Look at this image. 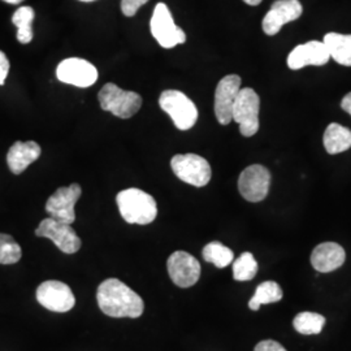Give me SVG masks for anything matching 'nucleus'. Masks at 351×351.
<instances>
[{
    "mask_svg": "<svg viewBox=\"0 0 351 351\" xmlns=\"http://www.w3.org/2000/svg\"><path fill=\"white\" fill-rule=\"evenodd\" d=\"M346 252L336 242H324L315 247L311 254V264L320 274L333 272L345 263Z\"/></svg>",
    "mask_w": 351,
    "mask_h": 351,
    "instance_id": "obj_17",
    "label": "nucleus"
},
{
    "mask_svg": "<svg viewBox=\"0 0 351 351\" xmlns=\"http://www.w3.org/2000/svg\"><path fill=\"white\" fill-rule=\"evenodd\" d=\"M10 72V62L3 51H0V86L4 85L5 78Z\"/></svg>",
    "mask_w": 351,
    "mask_h": 351,
    "instance_id": "obj_29",
    "label": "nucleus"
},
{
    "mask_svg": "<svg viewBox=\"0 0 351 351\" xmlns=\"http://www.w3.org/2000/svg\"><path fill=\"white\" fill-rule=\"evenodd\" d=\"M323 143L329 155H336L351 149V130L346 126L332 123L326 126Z\"/></svg>",
    "mask_w": 351,
    "mask_h": 351,
    "instance_id": "obj_19",
    "label": "nucleus"
},
{
    "mask_svg": "<svg viewBox=\"0 0 351 351\" xmlns=\"http://www.w3.org/2000/svg\"><path fill=\"white\" fill-rule=\"evenodd\" d=\"M82 189L78 184L59 188L46 203V211L50 217L66 224H73L75 220V206L80 199Z\"/></svg>",
    "mask_w": 351,
    "mask_h": 351,
    "instance_id": "obj_13",
    "label": "nucleus"
},
{
    "mask_svg": "<svg viewBox=\"0 0 351 351\" xmlns=\"http://www.w3.org/2000/svg\"><path fill=\"white\" fill-rule=\"evenodd\" d=\"M271 186V173L261 165L252 164L242 171L239 178V190L246 201L258 203L265 199Z\"/></svg>",
    "mask_w": 351,
    "mask_h": 351,
    "instance_id": "obj_8",
    "label": "nucleus"
},
{
    "mask_svg": "<svg viewBox=\"0 0 351 351\" xmlns=\"http://www.w3.org/2000/svg\"><path fill=\"white\" fill-rule=\"evenodd\" d=\"M119 211L129 224L147 226L158 216V204L154 197L141 189L120 191L116 197Z\"/></svg>",
    "mask_w": 351,
    "mask_h": 351,
    "instance_id": "obj_2",
    "label": "nucleus"
},
{
    "mask_svg": "<svg viewBox=\"0 0 351 351\" xmlns=\"http://www.w3.org/2000/svg\"><path fill=\"white\" fill-rule=\"evenodd\" d=\"M302 12L303 8L300 0H276L264 16L262 24L264 33L269 37L276 36L285 24L298 20Z\"/></svg>",
    "mask_w": 351,
    "mask_h": 351,
    "instance_id": "obj_15",
    "label": "nucleus"
},
{
    "mask_svg": "<svg viewBox=\"0 0 351 351\" xmlns=\"http://www.w3.org/2000/svg\"><path fill=\"white\" fill-rule=\"evenodd\" d=\"M330 59V55L326 50L324 42L310 40L307 43L298 45L294 50L289 53L288 66L293 71H300L307 65H326Z\"/></svg>",
    "mask_w": 351,
    "mask_h": 351,
    "instance_id": "obj_16",
    "label": "nucleus"
},
{
    "mask_svg": "<svg viewBox=\"0 0 351 351\" xmlns=\"http://www.w3.org/2000/svg\"><path fill=\"white\" fill-rule=\"evenodd\" d=\"M282 300V290L275 281H264L256 290L254 297L249 302V307L252 311H258L262 304L276 303Z\"/></svg>",
    "mask_w": 351,
    "mask_h": 351,
    "instance_id": "obj_21",
    "label": "nucleus"
},
{
    "mask_svg": "<svg viewBox=\"0 0 351 351\" xmlns=\"http://www.w3.org/2000/svg\"><path fill=\"white\" fill-rule=\"evenodd\" d=\"M241 90V77L226 75L220 80L215 91V114L221 125H228L232 120L234 101Z\"/></svg>",
    "mask_w": 351,
    "mask_h": 351,
    "instance_id": "obj_14",
    "label": "nucleus"
},
{
    "mask_svg": "<svg viewBox=\"0 0 351 351\" xmlns=\"http://www.w3.org/2000/svg\"><path fill=\"white\" fill-rule=\"evenodd\" d=\"M169 277L180 288L195 285L201 277V264L186 251H176L167 262Z\"/></svg>",
    "mask_w": 351,
    "mask_h": 351,
    "instance_id": "obj_11",
    "label": "nucleus"
},
{
    "mask_svg": "<svg viewBox=\"0 0 351 351\" xmlns=\"http://www.w3.org/2000/svg\"><path fill=\"white\" fill-rule=\"evenodd\" d=\"M58 80L77 88H90L98 80L97 68L80 58L65 59L56 68Z\"/></svg>",
    "mask_w": 351,
    "mask_h": 351,
    "instance_id": "obj_12",
    "label": "nucleus"
},
{
    "mask_svg": "<svg viewBox=\"0 0 351 351\" xmlns=\"http://www.w3.org/2000/svg\"><path fill=\"white\" fill-rule=\"evenodd\" d=\"M36 13L32 7H20L13 13L12 23L17 26V40L23 45H27L33 39V21Z\"/></svg>",
    "mask_w": 351,
    "mask_h": 351,
    "instance_id": "obj_22",
    "label": "nucleus"
},
{
    "mask_svg": "<svg viewBox=\"0 0 351 351\" xmlns=\"http://www.w3.org/2000/svg\"><path fill=\"white\" fill-rule=\"evenodd\" d=\"M81 1H94V0H81Z\"/></svg>",
    "mask_w": 351,
    "mask_h": 351,
    "instance_id": "obj_33",
    "label": "nucleus"
},
{
    "mask_svg": "<svg viewBox=\"0 0 351 351\" xmlns=\"http://www.w3.org/2000/svg\"><path fill=\"white\" fill-rule=\"evenodd\" d=\"M258 274V263L251 252H243L233 263V276L237 281H250Z\"/></svg>",
    "mask_w": 351,
    "mask_h": 351,
    "instance_id": "obj_25",
    "label": "nucleus"
},
{
    "mask_svg": "<svg viewBox=\"0 0 351 351\" xmlns=\"http://www.w3.org/2000/svg\"><path fill=\"white\" fill-rule=\"evenodd\" d=\"M202 255L206 262L213 263L217 268H226L229 264L233 263V261H234L233 251L217 241H213L208 245H206L202 251Z\"/></svg>",
    "mask_w": 351,
    "mask_h": 351,
    "instance_id": "obj_23",
    "label": "nucleus"
},
{
    "mask_svg": "<svg viewBox=\"0 0 351 351\" xmlns=\"http://www.w3.org/2000/svg\"><path fill=\"white\" fill-rule=\"evenodd\" d=\"M101 110L120 119H130L138 112L142 97L136 91H125L112 82L106 84L98 94Z\"/></svg>",
    "mask_w": 351,
    "mask_h": 351,
    "instance_id": "obj_3",
    "label": "nucleus"
},
{
    "mask_svg": "<svg viewBox=\"0 0 351 351\" xmlns=\"http://www.w3.org/2000/svg\"><path fill=\"white\" fill-rule=\"evenodd\" d=\"M159 106L180 130L191 129L198 120L197 106L182 91L165 90L159 98Z\"/></svg>",
    "mask_w": 351,
    "mask_h": 351,
    "instance_id": "obj_4",
    "label": "nucleus"
},
{
    "mask_svg": "<svg viewBox=\"0 0 351 351\" xmlns=\"http://www.w3.org/2000/svg\"><path fill=\"white\" fill-rule=\"evenodd\" d=\"M40 146L34 141H17L7 154V164L13 175H20L40 156Z\"/></svg>",
    "mask_w": 351,
    "mask_h": 351,
    "instance_id": "obj_18",
    "label": "nucleus"
},
{
    "mask_svg": "<svg viewBox=\"0 0 351 351\" xmlns=\"http://www.w3.org/2000/svg\"><path fill=\"white\" fill-rule=\"evenodd\" d=\"M341 108L345 111V112L349 113L351 116V93L346 94L343 97V99L341 101Z\"/></svg>",
    "mask_w": 351,
    "mask_h": 351,
    "instance_id": "obj_30",
    "label": "nucleus"
},
{
    "mask_svg": "<svg viewBox=\"0 0 351 351\" xmlns=\"http://www.w3.org/2000/svg\"><path fill=\"white\" fill-rule=\"evenodd\" d=\"M37 301L53 313H68L75 304L72 289L58 280L45 281L38 287Z\"/></svg>",
    "mask_w": 351,
    "mask_h": 351,
    "instance_id": "obj_10",
    "label": "nucleus"
},
{
    "mask_svg": "<svg viewBox=\"0 0 351 351\" xmlns=\"http://www.w3.org/2000/svg\"><path fill=\"white\" fill-rule=\"evenodd\" d=\"M326 326V317L316 313H301L293 320L294 329L301 335H319Z\"/></svg>",
    "mask_w": 351,
    "mask_h": 351,
    "instance_id": "obj_24",
    "label": "nucleus"
},
{
    "mask_svg": "<svg viewBox=\"0 0 351 351\" xmlns=\"http://www.w3.org/2000/svg\"><path fill=\"white\" fill-rule=\"evenodd\" d=\"M20 245L10 236L0 233V264H14L21 259Z\"/></svg>",
    "mask_w": 351,
    "mask_h": 351,
    "instance_id": "obj_26",
    "label": "nucleus"
},
{
    "mask_svg": "<svg viewBox=\"0 0 351 351\" xmlns=\"http://www.w3.org/2000/svg\"><path fill=\"white\" fill-rule=\"evenodd\" d=\"M246 4H249V5H259L263 0H243Z\"/></svg>",
    "mask_w": 351,
    "mask_h": 351,
    "instance_id": "obj_31",
    "label": "nucleus"
},
{
    "mask_svg": "<svg viewBox=\"0 0 351 351\" xmlns=\"http://www.w3.org/2000/svg\"><path fill=\"white\" fill-rule=\"evenodd\" d=\"M261 98L251 88H241L234 101L232 120L239 125L243 137H252L259 130Z\"/></svg>",
    "mask_w": 351,
    "mask_h": 351,
    "instance_id": "obj_5",
    "label": "nucleus"
},
{
    "mask_svg": "<svg viewBox=\"0 0 351 351\" xmlns=\"http://www.w3.org/2000/svg\"><path fill=\"white\" fill-rule=\"evenodd\" d=\"M97 301L103 314L111 317L137 319L145 310L143 300L117 278H107L101 282L97 291Z\"/></svg>",
    "mask_w": 351,
    "mask_h": 351,
    "instance_id": "obj_1",
    "label": "nucleus"
},
{
    "mask_svg": "<svg viewBox=\"0 0 351 351\" xmlns=\"http://www.w3.org/2000/svg\"><path fill=\"white\" fill-rule=\"evenodd\" d=\"M254 351H288L281 343H278L274 339H265L261 341Z\"/></svg>",
    "mask_w": 351,
    "mask_h": 351,
    "instance_id": "obj_28",
    "label": "nucleus"
},
{
    "mask_svg": "<svg viewBox=\"0 0 351 351\" xmlns=\"http://www.w3.org/2000/svg\"><path fill=\"white\" fill-rule=\"evenodd\" d=\"M3 1H5V3H8V4H20V3L24 1V0H3Z\"/></svg>",
    "mask_w": 351,
    "mask_h": 351,
    "instance_id": "obj_32",
    "label": "nucleus"
},
{
    "mask_svg": "<svg viewBox=\"0 0 351 351\" xmlns=\"http://www.w3.org/2000/svg\"><path fill=\"white\" fill-rule=\"evenodd\" d=\"M171 168L181 181L195 188L206 186L213 177L210 163L197 154L175 155L171 160Z\"/></svg>",
    "mask_w": 351,
    "mask_h": 351,
    "instance_id": "obj_6",
    "label": "nucleus"
},
{
    "mask_svg": "<svg viewBox=\"0 0 351 351\" xmlns=\"http://www.w3.org/2000/svg\"><path fill=\"white\" fill-rule=\"evenodd\" d=\"M149 0H121V11L126 17H133Z\"/></svg>",
    "mask_w": 351,
    "mask_h": 351,
    "instance_id": "obj_27",
    "label": "nucleus"
},
{
    "mask_svg": "<svg viewBox=\"0 0 351 351\" xmlns=\"http://www.w3.org/2000/svg\"><path fill=\"white\" fill-rule=\"evenodd\" d=\"M36 234L37 237L51 239L56 247L65 254H75L81 249V239L71 224L62 223L52 217L40 221L36 229Z\"/></svg>",
    "mask_w": 351,
    "mask_h": 351,
    "instance_id": "obj_9",
    "label": "nucleus"
},
{
    "mask_svg": "<svg viewBox=\"0 0 351 351\" xmlns=\"http://www.w3.org/2000/svg\"><path fill=\"white\" fill-rule=\"evenodd\" d=\"M324 45L330 58L345 66H351V34L328 33L324 37Z\"/></svg>",
    "mask_w": 351,
    "mask_h": 351,
    "instance_id": "obj_20",
    "label": "nucleus"
},
{
    "mask_svg": "<svg viewBox=\"0 0 351 351\" xmlns=\"http://www.w3.org/2000/svg\"><path fill=\"white\" fill-rule=\"evenodd\" d=\"M151 33L163 49H173L186 42V34L176 25L172 13L164 3H158L150 21Z\"/></svg>",
    "mask_w": 351,
    "mask_h": 351,
    "instance_id": "obj_7",
    "label": "nucleus"
}]
</instances>
